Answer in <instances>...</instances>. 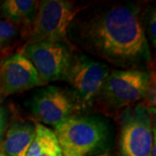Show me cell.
Wrapping results in <instances>:
<instances>
[{
	"label": "cell",
	"mask_w": 156,
	"mask_h": 156,
	"mask_svg": "<svg viewBox=\"0 0 156 156\" xmlns=\"http://www.w3.org/2000/svg\"><path fill=\"white\" fill-rule=\"evenodd\" d=\"M8 124V113L4 107H0V143L5 136Z\"/></svg>",
	"instance_id": "cell-15"
},
{
	"label": "cell",
	"mask_w": 156,
	"mask_h": 156,
	"mask_svg": "<svg viewBox=\"0 0 156 156\" xmlns=\"http://www.w3.org/2000/svg\"><path fill=\"white\" fill-rule=\"evenodd\" d=\"M38 5L39 1L34 0H5L1 4L0 10L8 22L14 26L29 27L30 32Z\"/></svg>",
	"instance_id": "cell-11"
},
{
	"label": "cell",
	"mask_w": 156,
	"mask_h": 156,
	"mask_svg": "<svg viewBox=\"0 0 156 156\" xmlns=\"http://www.w3.org/2000/svg\"><path fill=\"white\" fill-rule=\"evenodd\" d=\"M155 10L153 9L149 11L147 16V32L150 38L151 43L154 47H156V35H155V24H156Z\"/></svg>",
	"instance_id": "cell-14"
},
{
	"label": "cell",
	"mask_w": 156,
	"mask_h": 156,
	"mask_svg": "<svg viewBox=\"0 0 156 156\" xmlns=\"http://www.w3.org/2000/svg\"><path fill=\"white\" fill-rule=\"evenodd\" d=\"M0 156H5V154H4V153L2 152V150L0 149Z\"/></svg>",
	"instance_id": "cell-17"
},
{
	"label": "cell",
	"mask_w": 156,
	"mask_h": 156,
	"mask_svg": "<svg viewBox=\"0 0 156 156\" xmlns=\"http://www.w3.org/2000/svg\"><path fill=\"white\" fill-rule=\"evenodd\" d=\"M120 147L122 156H155V128L147 113L135 111L124 119Z\"/></svg>",
	"instance_id": "cell-7"
},
{
	"label": "cell",
	"mask_w": 156,
	"mask_h": 156,
	"mask_svg": "<svg viewBox=\"0 0 156 156\" xmlns=\"http://www.w3.org/2000/svg\"><path fill=\"white\" fill-rule=\"evenodd\" d=\"M30 110L41 124L56 127L76 109L69 93L56 86L38 90L30 101Z\"/></svg>",
	"instance_id": "cell-8"
},
{
	"label": "cell",
	"mask_w": 156,
	"mask_h": 156,
	"mask_svg": "<svg viewBox=\"0 0 156 156\" xmlns=\"http://www.w3.org/2000/svg\"><path fill=\"white\" fill-rule=\"evenodd\" d=\"M68 40L122 69H138L150 61L145 29L132 5H108L77 15Z\"/></svg>",
	"instance_id": "cell-1"
},
{
	"label": "cell",
	"mask_w": 156,
	"mask_h": 156,
	"mask_svg": "<svg viewBox=\"0 0 156 156\" xmlns=\"http://www.w3.org/2000/svg\"><path fill=\"white\" fill-rule=\"evenodd\" d=\"M95 156H109L108 154H107V153H103V154H97V155Z\"/></svg>",
	"instance_id": "cell-16"
},
{
	"label": "cell",
	"mask_w": 156,
	"mask_h": 156,
	"mask_svg": "<svg viewBox=\"0 0 156 156\" xmlns=\"http://www.w3.org/2000/svg\"><path fill=\"white\" fill-rule=\"evenodd\" d=\"M63 156H87L106 145L108 128L97 117L71 116L55 127Z\"/></svg>",
	"instance_id": "cell-2"
},
{
	"label": "cell",
	"mask_w": 156,
	"mask_h": 156,
	"mask_svg": "<svg viewBox=\"0 0 156 156\" xmlns=\"http://www.w3.org/2000/svg\"><path fill=\"white\" fill-rule=\"evenodd\" d=\"M150 87V75L143 69H114L107 76L99 100L120 109L144 99Z\"/></svg>",
	"instance_id": "cell-5"
},
{
	"label": "cell",
	"mask_w": 156,
	"mask_h": 156,
	"mask_svg": "<svg viewBox=\"0 0 156 156\" xmlns=\"http://www.w3.org/2000/svg\"><path fill=\"white\" fill-rule=\"evenodd\" d=\"M18 32L16 26L7 20L0 19V48L17 38Z\"/></svg>",
	"instance_id": "cell-13"
},
{
	"label": "cell",
	"mask_w": 156,
	"mask_h": 156,
	"mask_svg": "<svg viewBox=\"0 0 156 156\" xmlns=\"http://www.w3.org/2000/svg\"><path fill=\"white\" fill-rule=\"evenodd\" d=\"M36 136V125L29 121H16L5 133L2 152L5 156H26Z\"/></svg>",
	"instance_id": "cell-10"
},
{
	"label": "cell",
	"mask_w": 156,
	"mask_h": 156,
	"mask_svg": "<svg viewBox=\"0 0 156 156\" xmlns=\"http://www.w3.org/2000/svg\"><path fill=\"white\" fill-rule=\"evenodd\" d=\"M0 85L6 94H15L44 84L30 61L22 53H16L0 65Z\"/></svg>",
	"instance_id": "cell-9"
},
{
	"label": "cell",
	"mask_w": 156,
	"mask_h": 156,
	"mask_svg": "<svg viewBox=\"0 0 156 156\" xmlns=\"http://www.w3.org/2000/svg\"><path fill=\"white\" fill-rule=\"evenodd\" d=\"M109 66L86 54H74L63 81L71 87V97L76 109L88 110L99 100Z\"/></svg>",
	"instance_id": "cell-3"
},
{
	"label": "cell",
	"mask_w": 156,
	"mask_h": 156,
	"mask_svg": "<svg viewBox=\"0 0 156 156\" xmlns=\"http://www.w3.org/2000/svg\"><path fill=\"white\" fill-rule=\"evenodd\" d=\"M80 11V8L69 1H39L27 44L38 42L69 44V28Z\"/></svg>",
	"instance_id": "cell-4"
},
{
	"label": "cell",
	"mask_w": 156,
	"mask_h": 156,
	"mask_svg": "<svg viewBox=\"0 0 156 156\" xmlns=\"http://www.w3.org/2000/svg\"><path fill=\"white\" fill-rule=\"evenodd\" d=\"M22 54L33 64L44 85L64 79L74 55L69 44L50 42L27 44Z\"/></svg>",
	"instance_id": "cell-6"
},
{
	"label": "cell",
	"mask_w": 156,
	"mask_h": 156,
	"mask_svg": "<svg viewBox=\"0 0 156 156\" xmlns=\"http://www.w3.org/2000/svg\"><path fill=\"white\" fill-rule=\"evenodd\" d=\"M26 156H63L54 131L41 123L37 124L36 136Z\"/></svg>",
	"instance_id": "cell-12"
}]
</instances>
